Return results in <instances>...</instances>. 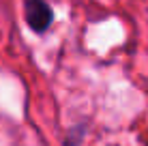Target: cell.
<instances>
[{
  "mask_svg": "<svg viewBox=\"0 0 148 146\" xmlns=\"http://www.w3.org/2000/svg\"><path fill=\"white\" fill-rule=\"evenodd\" d=\"M24 19L32 32L43 34L54 22V9L45 0H24Z\"/></svg>",
  "mask_w": 148,
  "mask_h": 146,
  "instance_id": "6da1fadb",
  "label": "cell"
}]
</instances>
